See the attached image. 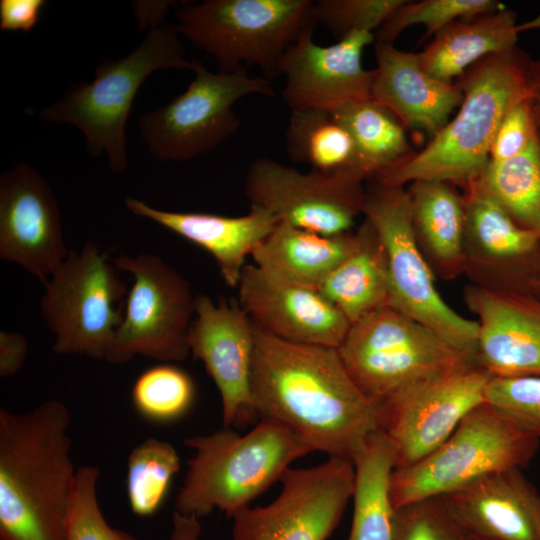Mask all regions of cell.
<instances>
[{"label":"cell","mask_w":540,"mask_h":540,"mask_svg":"<svg viewBox=\"0 0 540 540\" xmlns=\"http://www.w3.org/2000/svg\"><path fill=\"white\" fill-rule=\"evenodd\" d=\"M68 253L51 187L29 164H15L0 178V258L45 285Z\"/></svg>","instance_id":"e0dca14e"},{"label":"cell","mask_w":540,"mask_h":540,"mask_svg":"<svg viewBox=\"0 0 540 540\" xmlns=\"http://www.w3.org/2000/svg\"><path fill=\"white\" fill-rule=\"evenodd\" d=\"M539 444L540 440L485 402L428 456L393 470L391 500L397 508L447 495L495 472L523 469L536 456Z\"/></svg>","instance_id":"9c48e42d"},{"label":"cell","mask_w":540,"mask_h":540,"mask_svg":"<svg viewBox=\"0 0 540 540\" xmlns=\"http://www.w3.org/2000/svg\"><path fill=\"white\" fill-rule=\"evenodd\" d=\"M254 333L256 414L286 426L313 452L352 461L380 429L379 408L352 380L337 349Z\"/></svg>","instance_id":"6da1fadb"},{"label":"cell","mask_w":540,"mask_h":540,"mask_svg":"<svg viewBox=\"0 0 540 540\" xmlns=\"http://www.w3.org/2000/svg\"><path fill=\"white\" fill-rule=\"evenodd\" d=\"M479 179L517 224L540 237V135L511 158L489 160Z\"/></svg>","instance_id":"1f68e13d"},{"label":"cell","mask_w":540,"mask_h":540,"mask_svg":"<svg viewBox=\"0 0 540 540\" xmlns=\"http://www.w3.org/2000/svg\"><path fill=\"white\" fill-rule=\"evenodd\" d=\"M285 146L292 161L307 164L311 170L360 178L355 169L353 140L332 111H291Z\"/></svg>","instance_id":"4dcf8cb0"},{"label":"cell","mask_w":540,"mask_h":540,"mask_svg":"<svg viewBox=\"0 0 540 540\" xmlns=\"http://www.w3.org/2000/svg\"><path fill=\"white\" fill-rule=\"evenodd\" d=\"M405 0H316V24L328 29L336 41L354 32H375Z\"/></svg>","instance_id":"74e56055"},{"label":"cell","mask_w":540,"mask_h":540,"mask_svg":"<svg viewBox=\"0 0 540 540\" xmlns=\"http://www.w3.org/2000/svg\"><path fill=\"white\" fill-rule=\"evenodd\" d=\"M332 112L353 140L355 169L363 181L375 179L413 153L406 128L373 98L345 104Z\"/></svg>","instance_id":"f546056e"},{"label":"cell","mask_w":540,"mask_h":540,"mask_svg":"<svg viewBox=\"0 0 540 540\" xmlns=\"http://www.w3.org/2000/svg\"><path fill=\"white\" fill-rule=\"evenodd\" d=\"M188 344L219 391L223 425L230 427L256 414L251 395L255 333L239 303L195 297Z\"/></svg>","instance_id":"ac0fdd59"},{"label":"cell","mask_w":540,"mask_h":540,"mask_svg":"<svg viewBox=\"0 0 540 540\" xmlns=\"http://www.w3.org/2000/svg\"><path fill=\"white\" fill-rule=\"evenodd\" d=\"M463 188L465 272L475 285L530 293L540 275V237L517 224L479 177Z\"/></svg>","instance_id":"2e32d148"},{"label":"cell","mask_w":540,"mask_h":540,"mask_svg":"<svg viewBox=\"0 0 540 540\" xmlns=\"http://www.w3.org/2000/svg\"><path fill=\"white\" fill-rule=\"evenodd\" d=\"M99 470L92 466L77 469L74 490L65 523V540H137L110 526L97 499Z\"/></svg>","instance_id":"d590c367"},{"label":"cell","mask_w":540,"mask_h":540,"mask_svg":"<svg viewBox=\"0 0 540 540\" xmlns=\"http://www.w3.org/2000/svg\"><path fill=\"white\" fill-rule=\"evenodd\" d=\"M113 264L130 272L134 284L106 360L122 364L137 354L163 362L185 360L195 311L187 280L152 254H121Z\"/></svg>","instance_id":"7c38bea8"},{"label":"cell","mask_w":540,"mask_h":540,"mask_svg":"<svg viewBox=\"0 0 540 540\" xmlns=\"http://www.w3.org/2000/svg\"><path fill=\"white\" fill-rule=\"evenodd\" d=\"M478 317L476 365L491 377L540 375V299L530 293L464 288Z\"/></svg>","instance_id":"44dd1931"},{"label":"cell","mask_w":540,"mask_h":540,"mask_svg":"<svg viewBox=\"0 0 540 540\" xmlns=\"http://www.w3.org/2000/svg\"><path fill=\"white\" fill-rule=\"evenodd\" d=\"M238 303L253 327L296 344L337 349L350 322L318 290L283 280L247 264L238 286Z\"/></svg>","instance_id":"ffe728a7"},{"label":"cell","mask_w":540,"mask_h":540,"mask_svg":"<svg viewBox=\"0 0 540 540\" xmlns=\"http://www.w3.org/2000/svg\"><path fill=\"white\" fill-rule=\"evenodd\" d=\"M126 207L210 253L225 283L237 288L246 259L278 225L266 209L250 205L247 214L231 217L202 212H174L154 208L128 197Z\"/></svg>","instance_id":"cb8c5ba5"},{"label":"cell","mask_w":540,"mask_h":540,"mask_svg":"<svg viewBox=\"0 0 540 540\" xmlns=\"http://www.w3.org/2000/svg\"><path fill=\"white\" fill-rule=\"evenodd\" d=\"M354 479L353 462L342 458L290 467L271 503L245 506L231 516L232 540H327L352 498Z\"/></svg>","instance_id":"4fadbf2b"},{"label":"cell","mask_w":540,"mask_h":540,"mask_svg":"<svg viewBox=\"0 0 540 540\" xmlns=\"http://www.w3.org/2000/svg\"><path fill=\"white\" fill-rule=\"evenodd\" d=\"M520 32L515 12L504 7L459 19L433 36L430 44L418 53L419 61L430 75L452 82L482 58L516 48Z\"/></svg>","instance_id":"4316f807"},{"label":"cell","mask_w":540,"mask_h":540,"mask_svg":"<svg viewBox=\"0 0 540 540\" xmlns=\"http://www.w3.org/2000/svg\"><path fill=\"white\" fill-rule=\"evenodd\" d=\"M196 389L192 378L172 364L148 368L135 380L131 399L138 414L153 423H171L192 407Z\"/></svg>","instance_id":"836d02e7"},{"label":"cell","mask_w":540,"mask_h":540,"mask_svg":"<svg viewBox=\"0 0 540 540\" xmlns=\"http://www.w3.org/2000/svg\"><path fill=\"white\" fill-rule=\"evenodd\" d=\"M502 7L494 0H405L375 32V41L393 43L404 30L419 24L426 28L421 39L424 41L456 20L491 13Z\"/></svg>","instance_id":"e575fe53"},{"label":"cell","mask_w":540,"mask_h":540,"mask_svg":"<svg viewBox=\"0 0 540 540\" xmlns=\"http://www.w3.org/2000/svg\"><path fill=\"white\" fill-rule=\"evenodd\" d=\"M352 462L353 516L347 540H393L396 508L390 496V478L395 460L381 429L367 439Z\"/></svg>","instance_id":"83f0119b"},{"label":"cell","mask_w":540,"mask_h":540,"mask_svg":"<svg viewBox=\"0 0 540 540\" xmlns=\"http://www.w3.org/2000/svg\"><path fill=\"white\" fill-rule=\"evenodd\" d=\"M371 181L365 189L363 214L384 254L389 306L429 328L475 362L478 323L454 311L436 289L435 274L414 234L407 189Z\"/></svg>","instance_id":"ba28073f"},{"label":"cell","mask_w":540,"mask_h":540,"mask_svg":"<svg viewBox=\"0 0 540 540\" xmlns=\"http://www.w3.org/2000/svg\"><path fill=\"white\" fill-rule=\"evenodd\" d=\"M70 423L58 400L21 414L0 409L1 540H65L77 473Z\"/></svg>","instance_id":"7a4b0ae2"},{"label":"cell","mask_w":540,"mask_h":540,"mask_svg":"<svg viewBox=\"0 0 540 540\" xmlns=\"http://www.w3.org/2000/svg\"><path fill=\"white\" fill-rule=\"evenodd\" d=\"M530 294L534 295L535 297L540 299V275L538 278L533 282Z\"/></svg>","instance_id":"bcb514c9"},{"label":"cell","mask_w":540,"mask_h":540,"mask_svg":"<svg viewBox=\"0 0 540 540\" xmlns=\"http://www.w3.org/2000/svg\"><path fill=\"white\" fill-rule=\"evenodd\" d=\"M337 352L355 384L378 406L423 381L476 365L390 306L352 323Z\"/></svg>","instance_id":"52a82bcc"},{"label":"cell","mask_w":540,"mask_h":540,"mask_svg":"<svg viewBox=\"0 0 540 540\" xmlns=\"http://www.w3.org/2000/svg\"><path fill=\"white\" fill-rule=\"evenodd\" d=\"M187 89L166 105L144 113L140 135L157 160L187 161L218 147L240 127L234 105L250 95H275L271 80L246 69L211 72L195 60Z\"/></svg>","instance_id":"30bf717a"},{"label":"cell","mask_w":540,"mask_h":540,"mask_svg":"<svg viewBox=\"0 0 540 540\" xmlns=\"http://www.w3.org/2000/svg\"><path fill=\"white\" fill-rule=\"evenodd\" d=\"M356 250L337 266L318 291L350 322L389 306L384 254L378 238L365 219L357 231Z\"/></svg>","instance_id":"f1b7e54d"},{"label":"cell","mask_w":540,"mask_h":540,"mask_svg":"<svg viewBox=\"0 0 540 540\" xmlns=\"http://www.w3.org/2000/svg\"><path fill=\"white\" fill-rule=\"evenodd\" d=\"M358 244L357 232L323 235L278 223L251 256L261 269L288 282L318 290Z\"/></svg>","instance_id":"484cf974"},{"label":"cell","mask_w":540,"mask_h":540,"mask_svg":"<svg viewBox=\"0 0 540 540\" xmlns=\"http://www.w3.org/2000/svg\"><path fill=\"white\" fill-rule=\"evenodd\" d=\"M94 242L67 258L44 285L41 312L56 339L59 354L106 359L114 334L123 321L116 304L127 288Z\"/></svg>","instance_id":"8fae6325"},{"label":"cell","mask_w":540,"mask_h":540,"mask_svg":"<svg viewBox=\"0 0 540 540\" xmlns=\"http://www.w3.org/2000/svg\"><path fill=\"white\" fill-rule=\"evenodd\" d=\"M179 469L180 458L170 443L148 438L136 446L127 462L126 493L131 511L141 517L155 514Z\"/></svg>","instance_id":"d6a6232c"},{"label":"cell","mask_w":540,"mask_h":540,"mask_svg":"<svg viewBox=\"0 0 540 540\" xmlns=\"http://www.w3.org/2000/svg\"><path fill=\"white\" fill-rule=\"evenodd\" d=\"M531 63L530 56L516 47L471 65L458 77L463 99L456 115L421 151L373 180L399 187L415 181H443L464 187L479 177L504 116L517 103L531 98Z\"/></svg>","instance_id":"3957f363"},{"label":"cell","mask_w":540,"mask_h":540,"mask_svg":"<svg viewBox=\"0 0 540 540\" xmlns=\"http://www.w3.org/2000/svg\"><path fill=\"white\" fill-rule=\"evenodd\" d=\"M530 94L535 118L540 130V59L532 60L531 63Z\"/></svg>","instance_id":"f6af8a7d"},{"label":"cell","mask_w":540,"mask_h":540,"mask_svg":"<svg viewBox=\"0 0 540 540\" xmlns=\"http://www.w3.org/2000/svg\"><path fill=\"white\" fill-rule=\"evenodd\" d=\"M28 351V343L19 332L0 333V376L9 377L22 367Z\"/></svg>","instance_id":"b9f144b4"},{"label":"cell","mask_w":540,"mask_h":540,"mask_svg":"<svg viewBox=\"0 0 540 540\" xmlns=\"http://www.w3.org/2000/svg\"><path fill=\"white\" fill-rule=\"evenodd\" d=\"M174 23L150 28L143 41L119 60L106 59L91 82L72 84L51 105L41 109L45 122L70 124L83 134L90 155H105L112 171L128 167L126 123L143 82L163 69L193 70Z\"/></svg>","instance_id":"5b68a950"},{"label":"cell","mask_w":540,"mask_h":540,"mask_svg":"<svg viewBox=\"0 0 540 540\" xmlns=\"http://www.w3.org/2000/svg\"><path fill=\"white\" fill-rule=\"evenodd\" d=\"M181 37L211 55L220 72L257 67L272 80L289 48L314 29L312 0H205L174 13Z\"/></svg>","instance_id":"8992f818"},{"label":"cell","mask_w":540,"mask_h":540,"mask_svg":"<svg viewBox=\"0 0 540 540\" xmlns=\"http://www.w3.org/2000/svg\"><path fill=\"white\" fill-rule=\"evenodd\" d=\"M418 246L435 276L454 279L465 272V210L455 185L415 181L407 190Z\"/></svg>","instance_id":"d4e9b609"},{"label":"cell","mask_w":540,"mask_h":540,"mask_svg":"<svg viewBox=\"0 0 540 540\" xmlns=\"http://www.w3.org/2000/svg\"><path fill=\"white\" fill-rule=\"evenodd\" d=\"M393 540H472L442 496L395 509Z\"/></svg>","instance_id":"8d00e7d4"},{"label":"cell","mask_w":540,"mask_h":540,"mask_svg":"<svg viewBox=\"0 0 540 540\" xmlns=\"http://www.w3.org/2000/svg\"><path fill=\"white\" fill-rule=\"evenodd\" d=\"M472 540H540V490L514 468L442 496Z\"/></svg>","instance_id":"7402d4cb"},{"label":"cell","mask_w":540,"mask_h":540,"mask_svg":"<svg viewBox=\"0 0 540 540\" xmlns=\"http://www.w3.org/2000/svg\"><path fill=\"white\" fill-rule=\"evenodd\" d=\"M370 32H354L321 46L313 39V29L304 32L282 60L285 76L281 95L293 110L333 111L345 104L369 99L374 69L362 65L364 48L374 42Z\"/></svg>","instance_id":"d6986e66"},{"label":"cell","mask_w":540,"mask_h":540,"mask_svg":"<svg viewBox=\"0 0 540 540\" xmlns=\"http://www.w3.org/2000/svg\"><path fill=\"white\" fill-rule=\"evenodd\" d=\"M195 451L175 511L197 518L218 509L230 517L280 481L291 464L313 452L281 423L261 418L247 434L225 427L185 439Z\"/></svg>","instance_id":"277c9868"},{"label":"cell","mask_w":540,"mask_h":540,"mask_svg":"<svg viewBox=\"0 0 540 540\" xmlns=\"http://www.w3.org/2000/svg\"><path fill=\"white\" fill-rule=\"evenodd\" d=\"M199 518L183 515L177 511L172 514V529L169 540H200Z\"/></svg>","instance_id":"7bdbcfd3"},{"label":"cell","mask_w":540,"mask_h":540,"mask_svg":"<svg viewBox=\"0 0 540 540\" xmlns=\"http://www.w3.org/2000/svg\"><path fill=\"white\" fill-rule=\"evenodd\" d=\"M44 0H1L0 29L2 31H31L38 23Z\"/></svg>","instance_id":"60d3db41"},{"label":"cell","mask_w":540,"mask_h":540,"mask_svg":"<svg viewBox=\"0 0 540 540\" xmlns=\"http://www.w3.org/2000/svg\"><path fill=\"white\" fill-rule=\"evenodd\" d=\"M539 136L531 98L513 106L500 123L489 152L490 161L511 158L525 150Z\"/></svg>","instance_id":"ab89813d"},{"label":"cell","mask_w":540,"mask_h":540,"mask_svg":"<svg viewBox=\"0 0 540 540\" xmlns=\"http://www.w3.org/2000/svg\"><path fill=\"white\" fill-rule=\"evenodd\" d=\"M539 135H540V130H539Z\"/></svg>","instance_id":"7dc6e473"},{"label":"cell","mask_w":540,"mask_h":540,"mask_svg":"<svg viewBox=\"0 0 540 540\" xmlns=\"http://www.w3.org/2000/svg\"><path fill=\"white\" fill-rule=\"evenodd\" d=\"M134 11L141 24L149 22L151 28L161 25V21L164 18L168 8L171 6V2H157L156 4H133Z\"/></svg>","instance_id":"ee69618b"},{"label":"cell","mask_w":540,"mask_h":540,"mask_svg":"<svg viewBox=\"0 0 540 540\" xmlns=\"http://www.w3.org/2000/svg\"><path fill=\"white\" fill-rule=\"evenodd\" d=\"M363 180L352 174L302 172L259 157L249 166L245 195L250 205L269 211L279 223L323 235L349 233L363 214Z\"/></svg>","instance_id":"5bb4252c"},{"label":"cell","mask_w":540,"mask_h":540,"mask_svg":"<svg viewBox=\"0 0 540 540\" xmlns=\"http://www.w3.org/2000/svg\"><path fill=\"white\" fill-rule=\"evenodd\" d=\"M485 402L540 440V375L491 377Z\"/></svg>","instance_id":"f35d334b"},{"label":"cell","mask_w":540,"mask_h":540,"mask_svg":"<svg viewBox=\"0 0 540 540\" xmlns=\"http://www.w3.org/2000/svg\"><path fill=\"white\" fill-rule=\"evenodd\" d=\"M490 378L471 365L423 381L379 405L380 429L392 446L394 469L415 464L445 442L485 403Z\"/></svg>","instance_id":"9a60e30c"},{"label":"cell","mask_w":540,"mask_h":540,"mask_svg":"<svg viewBox=\"0 0 540 540\" xmlns=\"http://www.w3.org/2000/svg\"><path fill=\"white\" fill-rule=\"evenodd\" d=\"M372 98L389 109L407 129L431 137L460 106L463 92L458 82L440 80L426 72L418 53L400 50L393 43L375 41Z\"/></svg>","instance_id":"603a6c76"}]
</instances>
